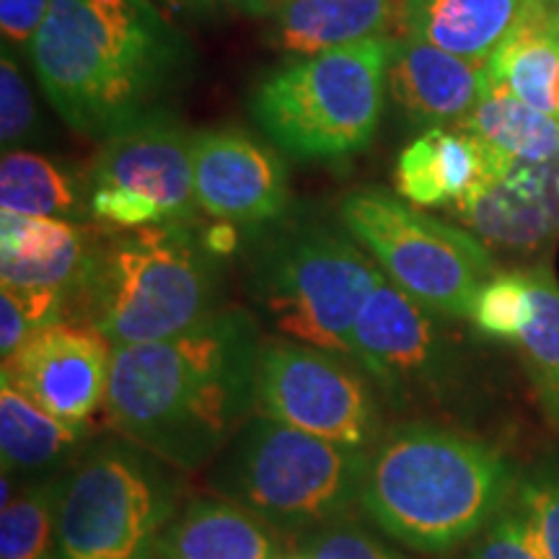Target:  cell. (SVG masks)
<instances>
[{"instance_id":"cell-36","label":"cell","mask_w":559,"mask_h":559,"mask_svg":"<svg viewBox=\"0 0 559 559\" xmlns=\"http://www.w3.org/2000/svg\"><path fill=\"white\" fill-rule=\"evenodd\" d=\"M551 99H555V111L559 117V68H557V75H555V86H551Z\"/></svg>"},{"instance_id":"cell-6","label":"cell","mask_w":559,"mask_h":559,"mask_svg":"<svg viewBox=\"0 0 559 559\" xmlns=\"http://www.w3.org/2000/svg\"><path fill=\"white\" fill-rule=\"evenodd\" d=\"M368 451L254 415L207 466L213 495L300 542L358 508Z\"/></svg>"},{"instance_id":"cell-17","label":"cell","mask_w":559,"mask_h":559,"mask_svg":"<svg viewBox=\"0 0 559 559\" xmlns=\"http://www.w3.org/2000/svg\"><path fill=\"white\" fill-rule=\"evenodd\" d=\"M88 226L62 218L0 215V277L3 288L58 293L66 298L83 270Z\"/></svg>"},{"instance_id":"cell-3","label":"cell","mask_w":559,"mask_h":559,"mask_svg":"<svg viewBox=\"0 0 559 559\" xmlns=\"http://www.w3.org/2000/svg\"><path fill=\"white\" fill-rule=\"evenodd\" d=\"M513 466L498 449L443 425H389L368 451L358 510L419 555L472 542L513 498Z\"/></svg>"},{"instance_id":"cell-25","label":"cell","mask_w":559,"mask_h":559,"mask_svg":"<svg viewBox=\"0 0 559 559\" xmlns=\"http://www.w3.org/2000/svg\"><path fill=\"white\" fill-rule=\"evenodd\" d=\"M528 275L531 311L519 345L547 415L559 423V283L549 267Z\"/></svg>"},{"instance_id":"cell-34","label":"cell","mask_w":559,"mask_h":559,"mask_svg":"<svg viewBox=\"0 0 559 559\" xmlns=\"http://www.w3.org/2000/svg\"><path fill=\"white\" fill-rule=\"evenodd\" d=\"M202 239H205L210 254H215L221 260V257L234 254V251L239 249V226L218 221L215 226L202 230Z\"/></svg>"},{"instance_id":"cell-9","label":"cell","mask_w":559,"mask_h":559,"mask_svg":"<svg viewBox=\"0 0 559 559\" xmlns=\"http://www.w3.org/2000/svg\"><path fill=\"white\" fill-rule=\"evenodd\" d=\"M340 223L379 264L389 283L443 319H472L495 257L472 230L449 226L383 190L340 202Z\"/></svg>"},{"instance_id":"cell-14","label":"cell","mask_w":559,"mask_h":559,"mask_svg":"<svg viewBox=\"0 0 559 559\" xmlns=\"http://www.w3.org/2000/svg\"><path fill=\"white\" fill-rule=\"evenodd\" d=\"M111 349L96 330L55 321L3 360V381L50 415L91 425V415L104 407Z\"/></svg>"},{"instance_id":"cell-10","label":"cell","mask_w":559,"mask_h":559,"mask_svg":"<svg viewBox=\"0 0 559 559\" xmlns=\"http://www.w3.org/2000/svg\"><path fill=\"white\" fill-rule=\"evenodd\" d=\"M254 415L358 451L389 428L383 396L358 362L296 340L262 342Z\"/></svg>"},{"instance_id":"cell-22","label":"cell","mask_w":559,"mask_h":559,"mask_svg":"<svg viewBox=\"0 0 559 559\" xmlns=\"http://www.w3.org/2000/svg\"><path fill=\"white\" fill-rule=\"evenodd\" d=\"M477 140L443 128L425 130L396 158L394 185L402 200L417 207H445L464 198L479 179Z\"/></svg>"},{"instance_id":"cell-12","label":"cell","mask_w":559,"mask_h":559,"mask_svg":"<svg viewBox=\"0 0 559 559\" xmlns=\"http://www.w3.org/2000/svg\"><path fill=\"white\" fill-rule=\"evenodd\" d=\"M481 171L453 215L489 249L531 257L559 239V153L549 160H513L479 143Z\"/></svg>"},{"instance_id":"cell-11","label":"cell","mask_w":559,"mask_h":559,"mask_svg":"<svg viewBox=\"0 0 559 559\" xmlns=\"http://www.w3.org/2000/svg\"><path fill=\"white\" fill-rule=\"evenodd\" d=\"M436 311L389 283L376 285L355 321V362L391 409L425 404L451 379L453 353Z\"/></svg>"},{"instance_id":"cell-16","label":"cell","mask_w":559,"mask_h":559,"mask_svg":"<svg viewBox=\"0 0 559 559\" xmlns=\"http://www.w3.org/2000/svg\"><path fill=\"white\" fill-rule=\"evenodd\" d=\"M485 86V66L404 34L391 39L386 91L412 128H459L479 104Z\"/></svg>"},{"instance_id":"cell-37","label":"cell","mask_w":559,"mask_h":559,"mask_svg":"<svg viewBox=\"0 0 559 559\" xmlns=\"http://www.w3.org/2000/svg\"><path fill=\"white\" fill-rule=\"evenodd\" d=\"M283 559H309L306 555H300V551H296V555H290V557H283Z\"/></svg>"},{"instance_id":"cell-19","label":"cell","mask_w":559,"mask_h":559,"mask_svg":"<svg viewBox=\"0 0 559 559\" xmlns=\"http://www.w3.org/2000/svg\"><path fill=\"white\" fill-rule=\"evenodd\" d=\"M91 438H94L91 425L66 423L41 409L9 381H0L3 474L21 485L60 477L81 456Z\"/></svg>"},{"instance_id":"cell-29","label":"cell","mask_w":559,"mask_h":559,"mask_svg":"<svg viewBox=\"0 0 559 559\" xmlns=\"http://www.w3.org/2000/svg\"><path fill=\"white\" fill-rule=\"evenodd\" d=\"M466 559H544V555L526 519L510 498L508 506L477 536Z\"/></svg>"},{"instance_id":"cell-32","label":"cell","mask_w":559,"mask_h":559,"mask_svg":"<svg viewBox=\"0 0 559 559\" xmlns=\"http://www.w3.org/2000/svg\"><path fill=\"white\" fill-rule=\"evenodd\" d=\"M50 0H0V29L11 45H26L45 24Z\"/></svg>"},{"instance_id":"cell-4","label":"cell","mask_w":559,"mask_h":559,"mask_svg":"<svg viewBox=\"0 0 559 559\" xmlns=\"http://www.w3.org/2000/svg\"><path fill=\"white\" fill-rule=\"evenodd\" d=\"M218 304V257L200 223L140 228L88 226L83 270L70 285L62 321L88 326L111 347L174 337Z\"/></svg>"},{"instance_id":"cell-30","label":"cell","mask_w":559,"mask_h":559,"mask_svg":"<svg viewBox=\"0 0 559 559\" xmlns=\"http://www.w3.org/2000/svg\"><path fill=\"white\" fill-rule=\"evenodd\" d=\"M544 559H559V479H528L513 492Z\"/></svg>"},{"instance_id":"cell-24","label":"cell","mask_w":559,"mask_h":559,"mask_svg":"<svg viewBox=\"0 0 559 559\" xmlns=\"http://www.w3.org/2000/svg\"><path fill=\"white\" fill-rule=\"evenodd\" d=\"M0 207L26 218L70 221L88 213V198L47 158L29 151H11L0 160Z\"/></svg>"},{"instance_id":"cell-15","label":"cell","mask_w":559,"mask_h":559,"mask_svg":"<svg viewBox=\"0 0 559 559\" xmlns=\"http://www.w3.org/2000/svg\"><path fill=\"white\" fill-rule=\"evenodd\" d=\"M91 187L143 194L166 223H198L192 138L164 111L109 138L91 166Z\"/></svg>"},{"instance_id":"cell-13","label":"cell","mask_w":559,"mask_h":559,"mask_svg":"<svg viewBox=\"0 0 559 559\" xmlns=\"http://www.w3.org/2000/svg\"><path fill=\"white\" fill-rule=\"evenodd\" d=\"M194 198L205 215L239 228L270 226L288 215L290 185L283 158L241 130L192 135Z\"/></svg>"},{"instance_id":"cell-31","label":"cell","mask_w":559,"mask_h":559,"mask_svg":"<svg viewBox=\"0 0 559 559\" xmlns=\"http://www.w3.org/2000/svg\"><path fill=\"white\" fill-rule=\"evenodd\" d=\"M34 128V99L16 60L3 47L0 62V143L9 148L24 140Z\"/></svg>"},{"instance_id":"cell-8","label":"cell","mask_w":559,"mask_h":559,"mask_svg":"<svg viewBox=\"0 0 559 559\" xmlns=\"http://www.w3.org/2000/svg\"><path fill=\"white\" fill-rule=\"evenodd\" d=\"M391 39L309 55L270 73L251 115L272 143L304 160H337L368 148L379 130Z\"/></svg>"},{"instance_id":"cell-21","label":"cell","mask_w":559,"mask_h":559,"mask_svg":"<svg viewBox=\"0 0 559 559\" xmlns=\"http://www.w3.org/2000/svg\"><path fill=\"white\" fill-rule=\"evenodd\" d=\"M270 39L277 50L319 55L381 39L400 19L396 0H275Z\"/></svg>"},{"instance_id":"cell-1","label":"cell","mask_w":559,"mask_h":559,"mask_svg":"<svg viewBox=\"0 0 559 559\" xmlns=\"http://www.w3.org/2000/svg\"><path fill=\"white\" fill-rule=\"evenodd\" d=\"M260 349L254 319L223 309L174 337L115 347L104 419L179 472L205 469L254 417Z\"/></svg>"},{"instance_id":"cell-20","label":"cell","mask_w":559,"mask_h":559,"mask_svg":"<svg viewBox=\"0 0 559 559\" xmlns=\"http://www.w3.org/2000/svg\"><path fill=\"white\" fill-rule=\"evenodd\" d=\"M160 559H283V536L218 495L192 498L160 542Z\"/></svg>"},{"instance_id":"cell-18","label":"cell","mask_w":559,"mask_h":559,"mask_svg":"<svg viewBox=\"0 0 559 559\" xmlns=\"http://www.w3.org/2000/svg\"><path fill=\"white\" fill-rule=\"evenodd\" d=\"M526 9L528 0H402L396 21L404 37L487 66Z\"/></svg>"},{"instance_id":"cell-2","label":"cell","mask_w":559,"mask_h":559,"mask_svg":"<svg viewBox=\"0 0 559 559\" xmlns=\"http://www.w3.org/2000/svg\"><path fill=\"white\" fill-rule=\"evenodd\" d=\"M32 60L70 128L111 138L160 115L192 50L151 0H50Z\"/></svg>"},{"instance_id":"cell-26","label":"cell","mask_w":559,"mask_h":559,"mask_svg":"<svg viewBox=\"0 0 559 559\" xmlns=\"http://www.w3.org/2000/svg\"><path fill=\"white\" fill-rule=\"evenodd\" d=\"M58 479L24 481L0 513V559H58Z\"/></svg>"},{"instance_id":"cell-28","label":"cell","mask_w":559,"mask_h":559,"mask_svg":"<svg viewBox=\"0 0 559 559\" xmlns=\"http://www.w3.org/2000/svg\"><path fill=\"white\" fill-rule=\"evenodd\" d=\"M298 551L309 559H407L394 544L381 539L370 523H358L349 515L311 531L298 542Z\"/></svg>"},{"instance_id":"cell-35","label":"cell","mask_w":559,"mask_h":559,"mask_svg":"<svg viewBox=\"0 0 559 559\" xmlns=\"http://www.w3.org/2000/svg\"><path fill=\"white\" fill-rule=\"evenodd\" d=\"M230 9L251 13V16H267L275 9V0H223Z\"/></svg>"},{"instance_id":"cell-27","label":"cell","mask_w":559,"mask_h":559,"mask_svg":"<svg viewBox=\"0 0 559 559\" xmlns=\"http://www.w3.org/2000/svg\"><path fill=\"white\" fill-rule=\"evenodd\" d=\"M531 293L526 272H500L492 275L479 290L472 321L481 334L492 340L519 342L528 321Z\"/></svg>"},{"instance_id":"cell-7","label":"cell","mask_w":559,"mask_h":559,"mask_svg":"<svg viewBox=\"0 0 559 559\" xmlns=\"http://www.w3.org/2000/svg\"><path fill=\"white\" fill-rule=\"evenodd\" d=\"M383 277L342 223L285 215L254 243L249 288L285 340L355 360V321Z\"/></svg>"},{"instance_id":"cell-33","label":"cell","mask_w":559,"mask_h":559,"mask_svg":"<svg viewBox=\"0 0 559 559\" xmlns=\"http://www.w3.org/2000/svg\"><path fill=\"white\" fill-rule=\"evenodd\" d=\"M34 332L39 330L34 326L29 311L24 309L16 293L9 288L0 290V353H3V360H9Z\"/></svg>"},{"instance_id":"cell-5","label":"cell","mask_w":559,"mask_h":559,"mask_svg":"<svg viewBox=\"0 0 559 559\" xmlns=\"http://www.w3.org/2000/svg\"><path fill=\"white\" fill-rule=\"evenodd\" d=\"M185 506V472L115 430L94 436L58 479V559H160Z\"/></svg>"},{"instance_id":"cell-23","label":"cell","mask_w":559,"mask_h":559,"mask_svg":"<svg viewBox=\"0 0 559 559\" xmlns=\"http://www.w3.org/2000/svg\"><path fill=\"white\" fill-rule=\"evenodd\" d=\"M459 130L513 160L534 164L559 153V117L528 107L506 86H485L479 104Z\"/></svg>"}]
</instances>
